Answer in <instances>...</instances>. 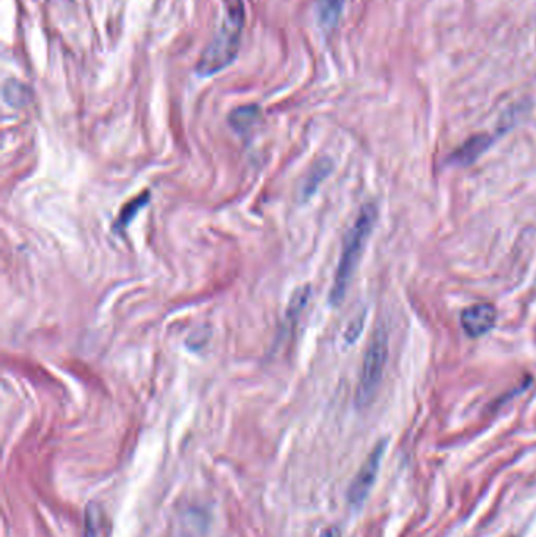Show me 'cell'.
I'll return each mask as SVG.
<instances>
[{"label":"cell","mask_w":536,"mask_h":537,"mask_svg":"<svg viewBox=\"0 0 536 537\" xmlns=\"http://www.w3.org/2000/svg\"><path fill=\"white\" fill-rule=\"evenodd\" d=\"M376 218L377 211L374 204H365V206L360 209V213L356 218V222L351 226V230L346 234L342 256H340L334 277V285H332L329 297L330 304L334 307L338 305L345 297L346 289H348L351 278L360 261V255L364 252L369 234H372L374 228Z\"/></svg>","instance_id":"cell-1"},{"label":"cell","mask_w":536,"mask_h":537,"mask_svg":"<svg viewBox=\"0 0 536 537\" xmlns=\"http://www.w3.org/2000/svg\"><path fill=\"white\" fill-rule=\"evenodd\" d=\"M243 26V0H228V11L225 14L224 24L213 36L197 63V73L200 75H211L222 71L236 58Z\"/></svg>","instance_id":"cell-2"},{"label":"cell","mask_w":536,"mask_h":537,"mask_svg":"<svg viewBox=\"0 0 536 537\" xmlns=\"http://www.w3.org/2000/svg\"><path fill=\"white\" fill-rule=\"evenodd\" d=\"M389 355V339L387 331L382 327H377L369 339L367 351L362 361V369L359 376V383L356 390V405L365 408L373 403V399L379 388L384 368L387 363Z\"/></svg>","instance_id":"cell-3"},{"label":"cell","mask_w":536,"mask_h":537,"mask_svg":"<svg viewBox=\"0 0 536 537\" xmlns=\"http://www.w3.org/2000/svg\"><path fill=\"white\" fill-rule=\"evenodd\" d=\"M386 442H379L372 452L368 454V457L365 459V462L362 464L360 470L357 472L356 478L352 479L351 486L348 489V503L352 508H360L364 501L367 500V496L369 494V490L374 486L377 473H379L381 462L384 457V452H386Z\"/></svg>","instance_id":"cell-4"},{"label":"cell","mask_w":536,"mask_h":537,"mask_svg":"<svg viewBox=\"0 0 536 537\" xmlns=\"http://www.w3.org/2000/svg\"><path fill=\"white\" fill-rule=\"evenodd\" d=\"M461 327L467 336L480 338L488 335L497 324V309L489 302H480L461 312Z\"/></svg>","instance_id":"cell-5"},{"label":"cell","mask_w":536,"mask_h":537,"mask_svg":"<svg viewBox=\"0 0 536 537\" xmlns=\"http://www.w3.org/2000/svg\"><path fill=\"white\" fill-rule=\"evenodd\" d=\"M489 137L488 135H473V137H471L467 142H464L461 148H458L455 153H453L451 159L455 161L456 164H461V165H469L472 162H475L478 159V156L485 151L488 147H489Z\"/></svg>","instance_id":"cell-6"},{"label":"cell","mask_w":536,"mask_h":537,"mask_svg":"<svg viewBox=\"0 0 536 537\" xmlns=\"http://www.w3.org/2000/svg\"><path fill=\"white\" fill-rule=\"evenodd\" d=\"M149 192H143L142 195L135 196L134 200H131L127 204H125V208L120 211L118 214V218L115 220V223L112 225V230L115 231L117 234H122L127 226L131 225V222L135 218V216H137L140 211L147 206L148 201H149Z\"/></svg>","instance_id":"cell-7"},{"label":"cell","mask_w":536,"mask_h":537,"mask_svg":"<svg viewBox=\"0 0 536 537\" xmlns=\"http://www.w3.org/2000/svg\"><path fill=\"white\" fill-rule=\"evenodd\" d=\"M345 0H316L318 19L324 28H334L342 16Z\"/></svg>","instance_id":"cell-8"},{"label":"cell","mask_w":536,"mask_h":537,"mask_svg":"<svg viewBox=\"0 0 536 537\" xmlns=\"http://www.w3.org/2000/svg\"><path fill=\"white\" fill-rule=\"evenodd\" d=\"M330 170H332V162L329 161V159H322V161L316 162V165L310 171V175H308L307 179H305L304 195L305 196L313 195L316 192V188H318L322 181L326 179V176L329 175Z\"/></svg>","instance_id":"cell-9"},{"label":"cell","mask_w":536,"mask_h":537,"mask_svg":"<svg viewBox=\"0 0 536 537\" xmlns=\"http://www.w3.org/2000/svg\"><path fill=\"white\" fill-rule=\"evenodd\" d=\"M310 294H312V289L308 285L300 286L293 292V296L288 302V309H286V317H288V319H296V317L302 313V309L307 307L308 300H310Z\"/></svg>","instance_id":"cell-10"},{"label":"cell","mask_w":536,"mask_h":537,"mask_svg":"<svg viewBox=\"0 0 536 537\" xmlns=\"http://www.w3.org/2000/svg\"><path fill=\"white\" fill-rule=\"evenodd\" d=\"M258 117V109L255 105H247V107H241L236 109L231 113L230 117V123L238 131H244L247 127H251L253 124V121Z\"/></svg>","instance_id":"cell-11"},{"label":"cell","mask_w":536,"mask_h":537,"mask_svg":"<svg viewBox=\"0 0 536 537\" xmlns=\"http://www.w3.org/2000/svg\"><path fill=\"white\" fill-rule=\"evenodd\" d=\"M27 87L19 84V82L16 80H10L5 84V88H4V95H5V100L9 104L11 105H19V104H26L28 96H27Z\"/></svg>","instance_id":"cell-12"},{"label":"cell","mask_w":536,"mask_h":537,"mask_svg":"<svg viewBox=\"0 0 536 537\" xmlns=\"http://www.w3.org/2000/svg\"><path fill=\"white\" fill-rule=\"evenodd\" d=\"M365 327V314L362 313L360 316H356L354 319L348 324V327L345 330V341L348 344H354L362 335Z\"/></svg>","instance_id":"cell-13"},{"label":"cell","mask_w":536,"mask_h":537,"mask_svg":"<svg viewBox=\"0 0 536 537\" xmlns=\"http://www.w3.org/2000/svg\"><path fill=\"white\" fill-rule=\"evenodd\" d=\"M320 537H342V531H340L338 526H327L322 529Z\"/></svg>","instance_id":"cell-14"}]
</instances>
